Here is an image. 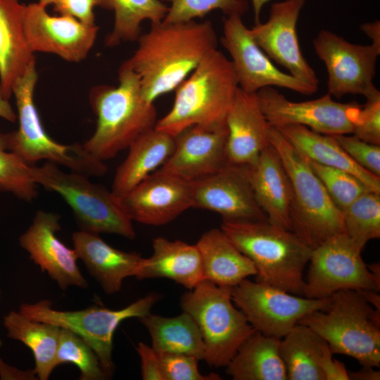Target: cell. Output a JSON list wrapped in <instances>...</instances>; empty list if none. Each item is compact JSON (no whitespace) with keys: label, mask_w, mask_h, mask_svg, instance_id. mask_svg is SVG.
Here are the masks:
<instances>
[{"label":"cell","mask_w":380,"mask_h":380,"mask_svg":"<svg viewBox=\"0 0 380 380\" xmlns=\"http://www.w3.org/2000/svg\"><path fill=\"white\" fill-rule=\"evenodd\" d=\"M349 380H379L380 372L374 367H363L356 372H348Z\"/></svg>","instance_id":"48"},{"label":"cell","mask_w":380,"mask_h":380,"mask_svg":"<svg viewBox=\"0 0 380 380\" xmlns=\"http://www.w3.org/2000/svg\"><path fill=\"white\" fill-rule=\"evenodd\" d=\"M253 6L255 22V23H260V15L261 10L263 6L267 4L270 0H251Z\"/></svg>","instance_id":"50"},{"label":"cell","mask_w":380,"mask_h":380,"mask_svg":"<svg viewBox=\"0 0 380 380\" xmlns=\"http://www.w3.org/2000/svg\"><path fill=\"white\" fill-rule=\"evenodd\" d=\"M243 169L267 221L291 230V186L277 150L270 144L255 163Z\"/></svg>","instance_id":"23"},{"label":"cell","mask_w":380,"mask_h":380,"mask_svg":"<svg viewBox=\"0 0 380 380\" xmlns=\"http://www.w3.org/2000/svg\"><path fill=\"white\" fill-rule=\"evenodd\" d=\"M327 346L311 328L300 323L296 324L279 343L288 380H325L319 362Z\"/></svg>","instance_id":"33"},{"label":"cell","mask_w":380,"mask_h":380,"mask_svg":"<svg viewBox=\"0 0 380 380\" xmlns=\"http://www.w3.org/2000/svg\"><path fill=\"white\" fill-rule=\"evenodd\" d=\"M47 162L32 165L31 175L37 185L59 194L72 209L80 230L94 234H114L129 239L136 236L132 221L119 198L87 176Z\"/></svg>","instance_id":"8"},{"label":"cell","mask_w":380,"mask_h":380,"mask_svg":"<svg viewBox=\"0 0 380 380\" xmlns=\"http://www.w3.org/2000/svg\"><path fill=\"white\" fill-rule=\"evenodd\" d=\"M221 44L231 56L239 87L244 91L256 93L264 87H279L310 95L317 90L278 69L255 42L241 16L224 18Z\"/></svg>","instance_id":"15"},{"label":"cell","mask_w":380,"mask_h":380,"mask_svg":"<svg viewBox=\"0 0 380 380\" xmlns=\"http://www.w3.org/2000/svg\"><path fill=\"white\" fill-rule=\"evenodd\" d=\"M153 253L144 258L137 279L167 278L191 290L205 280L196 245L158 236L152 241Z\"/></svg>","instance_id":"26"},{"label":"cell","mask_w":380,"mask_h":380,"mask_svg":"<svg viewBox=\"0 0 380 380\" xmlns=\"http://www.w3.org/2000/svg\"><path fill=\"white\" fill-rule=\"evenodd\" d=\"M345 234L362 248L380 237V194L363 193L343 211Z\"/></svg>","instance_id":"35"},{"label":"cell","mask_w":380,"mask_h":380,"mask_svg":"<svg viewBox=\"0 0 380 380\" xmlns=\"http://www.w3.org/2000/svg\"><path fill=\"white\" fill-rule=\"evenodd\" d=\"M230 288L203 280L181 297L180 305L196 323L213 367H227L240 346L255 330L234 303Z\"/></svg>","instance_id":"9"},{"label":"cell","mask_w":380,"mask_h":380,"mask_svg":"<svg viewBox=\"0 0 380 380\" xmlns=\"http://www.w3.org/2000/svg\"><path fill=\"white\" fill-rule=\"evenodd\" d=\"M313 44L326 66L331 96L359 94L367 99L380 94L373 83L379 49L350 43L329 30H321Z\"/></svg>","instance_id":"14"},{"label":"cell","mask_w":380,"mask_h":380,"mask_svg":"<svg viewBox=\"0 0 380 380\" xmlns=\"http://www.w3.org/2000/svg\"><path fill=\"white\" fill-rule=\"evenodd\" d=\"M37 78L34 63L13 88L18 128L7 133L8 149L30 165L44 160L87 177L106 174L104 162L91 155L82 144H61L46 132L34 101Z\"/></svg>","instance_id":"7"},{"label":"cell","mask_w":380,"mask_h":380,"mask_svg":"<svg viewBox=\"0 0 380 380\" xmlns=\"http://www.w3.org/2000/svg\"><path fill=\"white\" fill-rule=\"evenodd\" d=\"M151 338V347L158 353H182L204 360L205 348L201 331L186 312L167 317L151 314L139 318Z\"/></svg>","instance_id":"32"},{"label":"cell","mask_w":380,"mask_h":380,"mask_svg":"<svg viewBox=\"0 0 380 380\" xmlns=\"http://www.w3.org/2000/svg\"><path fill=\"white\" fill-rule=\"evenodd\" d=\"M360 29L372 39V44L380 49L379 20L364 23L360 26Z\"/></svg>","instance_id":"47"},{"label":"cell","mask_w":380,"mask_h":380,"mask_svg":"<svg viewBox=\"0 0 380 380\" xmlns=\"http://www.w3.org/2000/svg\"><path fill=\"white\" fill-rule=\"evenodd\" d=\"M362 250L345 233L333 235L312 248L303 296L319 299L341 290L379 291L380 277L365 263Z\"/></svg>","instance_id":"11"},{"label":"cell","mask_w":380,"mask_h":380,"mask_svg":"<svg viewBox=\"0 0 380 380\" xmlns=\"http://www.w3.org/2000/svg\"><path fill=\"white\" fill-rule=\"evenodd\" d=\"M24 8L19 0H0V97L6 100L17 80L36 63L24 32Z\"/></svg>","instance_id":"25"},{"label":"cell","mask_w":380,"mask_h":380,"mask_svg":"<svg viewBox=\"0 0 380 380\" xmlns=\"http://www.w3.org/2000/svg\"><path fill=\"white\" fill-rule=\"evenodd\" d=\"M124 63L137 75L149 102L174 91L202 59L217 49V37L209 20L151 23Z\"/></svg>","instance_id":"1"},{"label":"cell","mask_w":380,"mask_h":380,"mask_svg":"<svg viewBox=\"0 0 380 380\" xmlns=\"http://www.w3.org/2000/svg\"><path fill=\"white\" fill-rule=\"evenodd\" d=\"M306 0H285L274 3L268 20L249 29L257 45L265 54L287 69L290 75L314 87L319 80L303 56L296 25Z\"/></svg>","instance_id":"17"},{"label":"cell","mask_w":380,"mask_h":380,"mask_svg":"<svg viewBox=\"0 0 380 380\" xmlns=\"http://www.w3.org/2000/svg\"><path fill=\"white\" fill-rule=\"evenodd\" d=\"M72 240L78 258L106 293L118 292L125 278L137 277L144 258L139 254L118 250L86 231L75 232Z\"/></svg>","instance_id":"24"},{"label":"cell","mask_w":380,"mask_h":380,"mask_svg":"<svg viewBox=\"0 0 380 380\" xmlns=\"http://www.w3.org/2000/svg\"><path fill=\"white\" fill-rule=\"evenodd\" d=\"M32 165L8 149L7 133L0 132V190L31 202L38 195Z\"/></svg>","instance_id":"36"},{"label":"cell","mask_w":380,"mask_h":380,"mask_svg":"<svg viewBox=\"0 0 380 380\" xmlns=\"http://www.w3.org/2000/svg\"><path fill=\"white\" fill-rule=\"evenodd\" d=\"M53 6L60 15L71 16L87 26L96 25L94 13L96 0H60Z\"/></svg>","instance_id":"43"},{"label":"cell","mask_w":380,"mask_h":380,"mask_svg":"<svg viewBox=\"0 0 380 380\" xmlns=\"http://www.w3.org/2000/svg\"><path fill=\"white\" fill-rule=\"evenodd\" d=\"M60 0H39V3L46 7L49 5H55Z\"/></svg>","instance_id":"51"},{"label":"cell","mask_w":380,"mask_h":380,"mask_svg":"<svg viewBox=\"0 0 380 380\" xmlns=\"http://www.w3.org/2000/svg\"><path fill=\"white\" fill-rule=\"evenodd\" d=\"M160 370L163 380H218L220 376L215 373L203 374L198 370L195 357L175 353H160Z\"/></svg>","instance_id":"40"},{"label":"cell","mask_w":380,"mask_h":380,"mask_svg":"<svg viewBox=\"0 0 380 380\" xmlns=\"http://www.w3.org/2000/svg\"><path fill=\"white\" fill-rule=\"evenodd\" d=\"M333 137L357 164L380 177V145L366 142L354 135L339 134Z\"/></svg>","instance_id":"41"},{"label":"cell","mask_w":380,"mask_h":380,"mask_svg":"<svg viewBox=\"0 0 380 380\" xmlns=\"http://www.w3.org/2000/svg\"><path fill=\"white\" fill-rule=\"evenodd\" d=\"M238 88L232 61L213 50L175 90L172 108L155 127L175 137L193 125L224 124Z\"/></svg>","instance_id":"4"},{"label":"cell","mask_w":380,"mask_h":380,"mask_svg":"<svg viewBox=\"0 0 380 380\" xmlns=\"http://www.w3.org/2000/svg\"><path fill=\"white\" fill-rule=\"evenodd\" d=\"M353 134L362 141L380 145V94L366 99Z\"/></svg>","instance_id":"42"},{"label":"cell","mask_w":380,"mask_h":380,"mask_svg":"<svg viewBox=\"0 0 380 380\" xmlns=\"http://www.w3.org/2000/svg\"><path fill=\"white\" fill-rule=\"evenodd\" d=\"M175 137L156 127L138 137L116 170L112 192L120 197L161 167L172 154Z\"/></svg>","instance_id":"27"},{"label":"cell","mask_w":380,"mask_h":380,"mask_svg":"<svg viewBox=\"0 0 380 380\" xmlns=\"http://www.w3.org/2000/svg\"><path fill=\"white\" fill-rule=\"evenodd\" d=\"M277 129L308 160L346 171L358 178L369 191L380 194V177L357 164L333 136L298 125Z\"/></svg>","instance_id":"29"},{"label":"cell","mask_w":380,"mask_h":380,"mask_svg":"<svg viewBox=\"0 0 380 380\" xmlns=\"http://www.w3.org/2000/svg\"><path fill=\"white\" fill-rule=\"evenodd\" d=\"M220 229L254 264L256 281L303 296L312 248L293 232L267 220L222 221Z\"/></svg>","instance_id":"3"},{"label":"cell","mask_w":380,"mask_h":380,"mask_svg":"<svg viewBox=\"0 0 380 380\" xmlns=\"http://www.w3.org/2000/svg\"><path fill=\"white\" fill-rule=\"evenodd\" d=\"M256 95L270 126L298 125L330 136L352 134L362 107L355 102H337L329 93L310 101H291L273 87H264Z\"/></svg>","instance_id":"13"},{"label":"cell","mask_w":380,"mask_h":380,"mask_svg":"<svg viewBox=\"0 0 380 380\" xmlns=\"http://www.w3.org/2000/svg\"><path fill=\"white\" fill-rule=\"evenodd\" d=\"M117 86L99 85L89 92L96 129L82 145L101 160L114 158L143 133L155 128L157 110L144 99L137 74L124 62Z\"/></svg>","instance_id":"2"},{"label":"cell","mask_w":380,"mask_h":380,"mask_svg":"<svg viewBox=\"0 0 380 380\" xmlns=\"http://www.w3.org/2000/svg\"><path fill=\"white\" fill-rule=\"evenodd\" d=\"M160 298L159 294L151 293L119 310L91 305L75 311L58 310L52 308L50 300H41L34 303H22L18 311L34 320L52 324L79 335L94 350L104 372L110 378L115 371L112 351L116 329L126 319H139L150 313Z\"/></svg>","instance_id":"10"},{"label":"cell","mask_w":380,"mask_h":380,"mask_svg":"<svg viewBox=\"0 0 380 380\" xmlns=\"http://www.w3.org/2000/svg\"><path fill=\"white\" fill-rule=\"evenodd\" d=\"M225 124L228 164L242 167L251 166L270 145V125L256 93H248L239 87L227 114Z\"/></svg>","instance_id":"22"},{"label":"cell","mask_w":380,"mask_h":380,"mask_svg":"<svg viewBox=\"0 0 380 380\" xmlns=\"http://www.w3.org/2000/svg\"><path fill=\"white\" fill-rule=\"evenodd\" d=\"M71 363L78 367L80 380H102L108 377L92 348L79 335L61 327L56 365Z\"/></svg>","instance_id":"37"},{"label":"cell","mask_w":380,"mask_h":380,"mask_svg":"<svg viewBox=\"0 0 380 380\" xmlns=\"http://www.w3.org/2000/svg\"><path fill=\"white\" fill-rule=\"evenodd\" d=\"M325 310H316L298 323L307 325L329 345L333 354L355 359L363 367L380 366V310L357 290L331 296Z\"/></svg>","instance_id":"5"},{"label":"cell","mask_w":380,"mask_h":380,"mask_svg":"<svg viewBox=\"0 0 380 380\" xmlns=\"http://www.w3.org/2000/svg\"><path fill=\"white\" fill-rule=\"evenodd\" d=\"M193 208L216 213L222 221H262L267 218L258 204L244 169L227 164L191 182Z\"/></svg>","instance_id":"19"},{"label":"cell","mask_w":380,"mask_h":380,"mask_svg":"<svg viewBox=\"0 0 380 380\" xmlns=\"http://www.w3.org/2000/svg\"><path fill=\"white\" fill-rule=\"evenodd\" d=\"M226 124L196 125L175 136V148L159 170L188 182L212 175L228 164Z\"/></svg>","instance_id":"20"},{"label":"cell","mask_w":380,"mask_h":380,"mask_svg":"<svg viewBox=\"0 0 380 380\" xmlns=\"http://www.w3.org/2000/svg\"><path fill=\"white\" fill-rule=\"evenodd\" d=\"M279 343V338L255 330L227 365V374L234 380H288Z\"/></svg>","instance_id":"30"},{"label":"cell","mask_w":380,"mask_h":380,"mask_svg":"<svg viewBox=\"0 0 380 380\" xmlns=\"http://www.w3.org/2000/svg\"><path fill=\"white\" fill-rule=\"evenodd\" d=\"M269 139L291 182V230L312 248L333 235L345 233L343 212L331 200L308 158L270 125Z\"/></svg>","instance_id":"6"},{"label":"cell","mask_w":380,"mask_h":380,"mask_svg":"<svg viewBox=\"0 0 380 380\" xmlns=\"http://www.w3.org/2000/svg\"><path fill=\"white\" fill-rule=\"evenodd\" d=\"M8 338L20 341L32 352L38 379L47 380L56 365L61 327L30 319L19 311H10L3 318Z\"/></svg>","instance_id":"31"},{"label":"cell","mask_w":380,"mask_h":380,"mask_svg":"<svg viewBox=\"0 0 380 380\" xmlns=\"http://www.w3.org/2000/svg\"><path fill=\"white\" fill-rule=\"evenodd\" d=\"M333 355L328 345L319 362L325 380H348V371L342 362L334 358Z\"/></svg>","instance_id":"45"},{"label":"cell","mask_w":380,"mask_h":380,"mask_svg":"<svg viewBox=\"0 0 380 380\" xmlns=\"http://www.w3.org/2000/svg\"><path fill=\"white\" fill-rule=\"evenodd\" d=\"M308 162L332 202L342 212L363 193L369 191L358 178L346 171L310 160Z\"/></svg>","instance_id":"38"},{"label":"cell","mask_w":380,"mask_h":380,"mask_svg":"<svg viewBox=\"0 0 380 380\" xmlns=\"http://www.w3.org/2000/svg\"><path fill=\"white\" fill-rule=\"evenodd\" d=\"M1 345V342H0ZM0 379H36L37 375L32 370L22 371L8 365L0 357Z\"/></svg>","instance_id":"46"},{"label":"cell","mask_w":380,"mask_h":380,"mask_svg":"<svg viewBox=\"0 0 380 380\" xmlns=\"http://www.w3.org/2000/svg\"><path fill=\"white\" fill-rule=\"evenodd\" d=\"M196 245L201 254L205 280L232 289L248 277L257 274L252 261L221 229L205 232Z\"/></svg>","instance_id":"28"},{"label":"cell","mask_w":380,"mask_h":380,"mask_svg":"<svg viewBox=\"0 0 380 380\" xmlns=\"http://www.w3.org/2000/svg\"><path fill=\"white\" fill-rule=\"evenodd\" d=\"M0 298H1V290H0Z\"/></svg>","instance_id":"52"},{"label":"cell","mask_w":380,"mask_h":380,"mask_svg":"<svg viewBox=\"0 0 380 380\" xmlns=\"http://www.w3.org/2000/svg\"><path fill=\"white\" fill-rule=\"evenodd\" d=\"M136 350L141 360L142 379L163 380L158 353L142 342L138 343Z\"/></svg>","instance_id":"44"},{"label":"cell","mask_w":380,"mask_h":380,"mask_svg":"<svg viewBox=\"0 0 380 380\" xmlns=\"http://www.w3.org/2000/svg\"><path fill=\"white\" fill-rule=\"evenodd\" d=\"M59 220L56 213L37 211L30 227L20 236L19 243L42 272H46L61 289L70 286L86 289L88 284L77 265L76 251L57 236L61 229Z\"/></svg>","instance_id":"21"},{"label":"cell","mask_w":380,"mask_h":380,"mask_svg":"<svg viewBox=\"0 0 380 380\" xmlns=\"http://www.w3.org/2000/svg\"><path fill=\"white\" fill-rule=\"evenodd\" d=\"M96 6L114 12L113 27L105 39L106 46L110 47L137 42L144 21L160 22L168 11V6L160 0H96Z\"/></svg>","instance_id":"34"},{"label":"cell","mask_w":380,"mask_h":380,"mask_svg":"<svg viewBox=\"0 0 380 380\" xmlns=\"http://www.w3.org/2000/svg\"><path fill=\"white\" fill-rule=\"evenodd\" d=\"M129 218L144 224H166L193 208L191 183L158 170L118 197Z\"/></svg>","instance_id":"18"},{"label":"cell","mask_w":380,"mask_h":380,"mask_svg":"<svg viewBox=\"0 0 380 380\" xmlns=\"http://www.w3.org/2000/svg\"><path fill=\"white\" fill-rule=\"evenodd\" d=\"M23 29L34 53H52L72 63L87 58L99 32L96 25L87 26L68 15H51L39 2L25 4Z\"/></svg>","instance_id":"16"},{"label":"cell","mask_w":380,"mask_h":380,"mask_svg":"<svg viewBox=\"0 0 380 380\" xmlns=\"http://www.w3.org/2000/svg\"><path fill=\"white\" fill-rule=\"evenodd\" d=\"M231 296L255 330L279 339L308 314L327 310L331 300L292 294L247 279L232 288Z\"/></svg>","instance_id":"12"},{"label":"cell","mask_w":380,"mask_h":380,"mask_svg":"<svg viewBox=\"0 0 380 380\" xmlns=\"http://www.w3.org/2000/svg\"><path fill=\"white\" fill-rule=\"evenodd\" d=\"M0 118L14 122L17 120V114L12 108L8 100L0 97Z\"/></svg>","instance_id":"49"},{"label":"cell","mask_w":380,"mask_h":380,"mask_svg":"<svg viewBox=\"0 0 380 380\" xmlns=\"http://www.w3.org/2000/svg\"><path fill=\"white\" fill-rule=\"evenodd\" d=\"M170 3L164 21L184 22L203 18L214 10L227 16H241L248 9V0H160Z\"/></svg>","instance_id":"39"}]
</instances>
